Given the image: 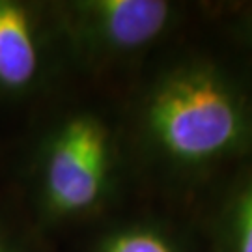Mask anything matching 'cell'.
I'll return each instance as SVG.
<instances>
[{"instance_id":"cell-5","label":"cell","mask_w":252,"mask_h":252,"mask_svg":"<svg viewBox=\"0 0 252 252\" xmlns=\"http://www.w3.org/2000/svg\"><path fill=\"white\" fill-rule=\"evenodd\" d=\"M222 183L211 222L209 252H252V159Z\"/></svg>"},{"instance_id":"cell-6","label":"cell","mask_w":252,"mask_h":252,"mask_svg":"<svg viewBox=\"0 0 252 252\" xmlns=\"http://www.w3.org/2000/svg\"><path fill=\"white\" fill-rule=\"evenodd\" d=\"M95 252H198V247L174 226L142 220L110 230Z\"/></svg>"},{"instance_id":"cell-8","label":"cell","mask_w":252,"mask_h":252,"mask_svg":"<svg viewBox=\"0 0 252 252\" xmlns=\"http://www.w3.org/2000/svg\"><path fill=\"white\" fill-rule=\"evenodd\" d=\"M0 252H11L9 251V247L6 245V241H4L2 237H0Z\"/></svg>"},{"instance_id":"cell-7","label":"cell","mask_w":252,"mask_h":252,"mask_svg":"<svg viewBox=\"0 0 252 252\" xmlns=\"http://www.w3.org/2000/svg\"><path fill=\"white\" fill-rule=\"evenodd\" d=\"M226 32L234 47L245 56V62L252 63V2L243 4L226 19Z\"/></svg>"},{"instance_id":"cell-2","label":"cell","mask_w":252,"mask_h":252,"mask_svg":"<svg viewBox=\"0 0 252 252\" xmlns=\"http://www.w3.org/2000/svg\"><path fill=\"white\" fill-rule=\"evenodd\" d=\"M114 136L94 112L63 122L49 144L45 161L47 206L58 217H81L103 204L114 178Z\"/></svg>"},{"instance_id":"cell-4","label":"cell","mask_w":252,"mask_h":252,"mask_svg":"<svg viewBox=\"0 0 252 252\" xmlns=\"http://www.w3.org/2000/svg\"><path fill=\"white\" fill-rule=\"evenodd\" d=\"M39 71L34 21L15 2H0V88L23 90Z\"/></svg>"},{"instance_id":"cell-1","label":"cell","mask_w":252,"mask_h":252,"mask_svg":"<svg viewBox=\"0 0 252 252\" xmlns=\"http://www.w3.org/2000/svg\"><path fill=\"white\" fill-rule=\"evenodd\" d=\"M148 161L181 187L224 181L252 159V73L213 51L166 63L136 107Z\"/></svg>"},{"instance_id":"cell-3","label":"cell","mask_w":252,"mask_h":252,"mask_svg":"<svg viewBox=\"0 0 252 252\" xmlns=\"http://www.w3.org/2000/svg\"><path fill=\"white\" fill-rule=\"evenodd\" d=\"M73 34L90 60L112 62L144 53L181 25L183 8L166 0L77 2Z\"/></svg>"}]
</instances>
